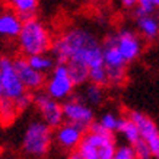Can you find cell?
Instances as JSON below:
<instances>
[{"label":"cell","mask_w":159,"mask_h":159,"mask_svg":"<svg viewBox=\"0 0 159 159\" xmlns=\"http://www.w3.org/2000/svg\"><path fill=\"white\" fill-rule=\"evenodd\" d=\"M137 7L146 15H152L156 9L152 0H137Z\"/></svg>","instance_id":"484cf974"},{"label":"cell","mask_w":159,"mask_h":159,"mask_svg":"<svg viewBox=\"0 0 159 159\" xmlns=\"http://www.w3.org/2000/svg\"><path fill=\"white\" fill-rule=\"evenodd\" d=\"M3 98V93H2V85H0V99Z\"/></svg>","instance_id":"f546056e"},{"label":"cell","mask_w":159,"mask_h":159,"mask_svg":"<svg viewBox=\"0 0 159 159\" xmlns=\"http://www.w3.org/2000/svg\"><path fill=\"white\" fill-rule=\"evenodd\" d=\"M22 19L13 10H3L0 12V38L15 39L22 28Z\"/></svg>","instance_id":"4fadbf2b"},{"label":"cell","mask_w":159,"mask_h":159,"mask_svg":"<svg viewBox=\"0 0 159 159\" xmlns=\"http://www.w3.org/2000/svg\"><path fill=\"white\" fill-rule=\"evenodd\" d=\"M112 159H137V158H136V155H134L133 146L129 145V143H123V145L116 148V152H114Z\"/></svg>","instance_id":"cb8c5ba5"},{"label":"cell","mask_w":159,"mask_h":159,"mask_svg":"<svg viewBox=\"0 0 159 159\" xmlns=\"http://www.w3.org/2000/svg\"><path fill=\"white\" fill-rule=\"evenodd\" d=\"M32 105L37 107L39 116H41V121H44L53 130L64 123L61 104L58 101H56V99H53L51 97H48L45 92L38 91L35 93Z\"/></svg>","instance_id":"ba28073f"},{"label":"cell","mask_w":159,"mask_h":159,"mask_svg":"<svg viewBox=\"0 0 159 159\" xmlns=\"http://www.w3.org/2000/svg\"><path fill=\"white\" fill-rule=\"evenodd\" d=\"M9 5L12 10L22 19V22H25L35 18L39 0H9Z\"/></svg>","instance_id":"5bb4252c"},{"label":"cell","mask_w":159,"mask_h":159,"mask_svg":"<svg viewBox=\"0 0 159 159\" xmlns=\"http://www.w3.org/2000/svg\"><path fill=\"white\" fill-rule=\"evenodd\" d=\"M53 58L57 64L67 61H79L89 69L104 66L102 63V45L97 37L83 28H72L66 31L51 44Z\"/></svg>","instance_id":"6da1fadb"},{"label":"cell","mask_w":159,"mask_h":159,"mask_svg":"<svg viewBox=\"0 0 159 159\" xmlns=\"http://www.w3.org/2000/svg\"><path fill=\"white\" fill-rule=\"evenodd\" d=\"M152 2H153L155 7H159V0H152Z\"/></svg>","instance_id":"f1b7e54d"},{"label":"cell","mask_w":159,"mask_h":159,"mask_svg":"<svg viewBox=\"0 0 159 159\" xmlns=\"http://www.w3.org/2000/svg\"><path fill=\"white\" fill-rule=\"evenodd\" d=\"M13 102H15V105H16V108H18V111L22 112V111L28 110L29 107L34 104V95H32L31 92L25 91L20 97H18L16 99H13Z\"/></svg>","instance_id":"d4e9b609"},{"label":"cell","mask_w":159,"mask_h":159,"mask_svg":"<svg viewBox=\"0 0 159 159\" xmlns=\"http://www.w3.org/2000/svg\"><path fill=\"white\" fill-rule=\"evenodd\" d=\"M18 44L22 54L31 57L37 54H47V51L51 48L53 38L45 25L34 18L22 24L20 32L18 35Z\"/></svg>","instance_id":"7a4b0ae2"},{"label":"cell","mask_w":159,"mask_h":159,"mask_svg":"<svg viewBox=\"0 0 159 159\" xmlns=\"http://www.w3.org/2000/svg\"><path fill=\"white\" fill-rule=\"evenodd\" d=\"M121 3H123V6H124V7L131 9V7L137 6V0H121Z\"/></svg>","instance_id":"4316f807"},{"label":"cell","mask_w":159,"mask_h":159,"mask_svg":"<svg viewBox=\"0 0 159 159\" xmlns=\"http://www.w3.org/2000/svg\"><path fill=\"white\" fill-rule=\"evenodd\" d=\"M18 114H19V111L12 99H7V98L0 99V123L2 124L7 125L10 123H13Z\"/></svg>","instance_id":"d6986e66"},{"label":"cell","mask_w":159,"mask_h":159,"mask_svg":"<svg viewBox=\"0 0 159 159\" xmlns=\"http://www.w3.org/2000/svg\"><path fill=\"white\" fill-rule=\"evenodd\" d=\"M127 117L136 124L140 137L149 146L152 156L155 159H159V129L155 124V121L140 111H130Z\"/></svg>","instance_id":"9c48e42d"},{"label":"cell","mask_w":159,"mask_h":159,"mask_svg":"<svg viewBox=\"0 0 159 159\" xmlns=\"http://www.w3.org/2000/svg\"><path fill=\"white\" fill-rule=\"evenodd\" d=\"M53 146V129L44 121L34 120L25 129L22 137V150L31 158H44Z\"/></svg>","instance_id":"3957f363"},{"label":"cell","mask_w":159,"mask_h":159,"mask_svg":"<svg viewBox=\"0 0 159 159\" xmlns=\"http://www.w3.org/2000/svg\"><path fill=\"white\" fill-rule=\"evenodd\" d=\"M116 47L120 51V54L123 56L127 64L131 61H134L136 58L140 56L143 44L139 39V37L129 29H124L116 35Z\"/></svg>","instance_id":"7c38bea8"},{"label":"cell","mask_w":159,"mask_h":159,"mask_svg":"<svg viewBox=\"0 0 159 159\" xmlns=\"http://www.w3.org/2000/svg\"><path fill=\"white\" fill-rule=\"evenodd\" d=\"M26 61L29 63V66L37 70V72L45 73L51 72L56 66V63H54V58L48 54H37V56H31V57H26Z\"/></svg>","instance_id":"ac0fdd59"},{"label":"cell","mask_w":159,"mask_h":159,"mask_svg":"<svg viewBox=\"0 0 159 159\" xmlns=\"http://www.w3.org/2000/svg\"><path fill=\"white\" fill-rule=\"evenodd\" d=\"M0 85L3 98L16 99L25 92V88L16 73L13 60L7 56H0Z\"/></svg>","instance_id":"52a82bcc"},{"label":"cell","mask_w":159,"mask_h":159,"mask_svg":"<svg viewBox=\"0 0 159 159\" xmlns=\"http://www.w3.org/2000/svg\"><path fill=\"white\" fill-rule=\"evenodd\" d=\"M117 148L114 133L97 134L91 131H85L80 143L77 146V152L85 159H112Z\"/></svg>","instance_id":"277c9868"},{"label":"cell","mask_w":159,"mask_h":159,"mask_svg":"<svg viewBox=\"0 0 159 159\" xmlns=\"http://www.w3.org/2000/svg\"><path fill=\"white\" fill-rule=\"evenodd\" d=\"M83 97H85V102L88 105H99L104 101V91L102 86H98L95 83H89L85 88L83 92Z\"/></svg>","instance_id":"ffe728a7"},{"label":"cell","mask_w":159,"mask_h":159,"mask_svg":"<svg viewBox=\"0 0 159 159\" xmlns=\"http://www.w3.org/2000/svg\"><path fill=\"white\" fill-rule=\"evenodd\" d=\"M117 131L124 137V140L129 143V145H133V143H136V142L140 139L137 127H136V124L129 118V117H120V118H118Z\"/></svg>","instance_id":"e0dca14e"},{"label":"cell","mask_w":159,"mask_h":159,"mask_svg":"<svg viewBox=\"0 0 159 159\" xmlns=\"http://www.w3.org/2000/svg\"><path fill=\"white\" fill-rule=\"evenodd\" d=\"M66 159H85V158H83V156L79 153L77 150H75V152H70V153H67Z\"/></svg>","instance_id":"83f0119b"},{"label":"cell","mask_w":159,"mask_h":159,"mask_svg":"<svg viewBox=\"0 0 159 159\" xmlns=\"http://www.w3.org/2000/svg\"><path fill=\"white\" fill-rule=\"evenodd\" d=\"M45 93L56 101H64L73 95L75 83L69 76L66 64H56L51 70V76L45 80Z\"/></svg>","instance_id":"8992f818"},{"label":"cell","mask_w":159,"mask_h":159,"mask_svg":"<svg viewBox=\"0 0 159 159\" xmlns=\"http://www.w3.org/2000/svg\"><path fill=\"white\" fill-rule=\"evenodd\" d=\"M118 118L120 117H117L112 112H105V114H102L99 123L107 131L114 133V131H117V127H118Z\"/></svg>","instance_id":"603a6c76"},{"label":"cell","mask_w":159,"mask_h":159,"mask_svg":"<svg viewBox=\"0 0 159 159\" xmlns=\"http://www.w3.org/2000/svg\"><path fill=\"white\" fill-rule=\"evenodd\" d=\"M61 107H63L64 123L76 125L83 131H88L89 125L95 121L93 110L80 98L77 97L67 98L66 102L61 104Z\"/></svg>","instance_id":"5b68a950"},{"label":"cell","mask_w":159,"mask_h":159,"mask_svg":"<svg viewBox=\"0 0 159 159\" xmlns=\"http://www.w3.org/2000/svg\"><path fill=\"white\" fill-rule=\"evenodd\" d=\"M137 28L146 39H155L159 35V19L153 15H143L137 18Z\"/></svg>","instance_id":"9a60e30c"},{"label":"cell","mask_w":159,"mask_h":159,"mask_svg":"<svg viewBox=\"0 0 159 159\" xmlns=\"http://www.w3.org/2000/svg\"><path fill=\"white\" fill-rule=\"evenodd\" d=\"M92 2H95V0H92Z\"/></svg>","instance_id":"4dcf8cb0"},{"label":"cell","mask_w":159,"mask_h":159,"mask_svg":"<svg viewBox=\"0 0 159 159\" xmlns=\"http://www.w3.org/2000/svg\"><path fill=\"white\" fill-rule=\"evenodd\" d=\"M69 76L75 83V86H80L88 82V76H89V67L83 63L79 61H67L66 63Z\"/></svg>","instance_id":"2e32d148"},{"label":"cell","mask_w":159,"mask_h":159,"mask_svg":"<svg viewBox=\"0 0 159 159\" xmlns=\"http://www.w3.org/2000/svg\"><path fill=\"white\" fill-rule=\"evenodd\" d=\"M83 134L85 131L80 130L79 127L69 123H63L56 129V131H53V143H56L58 149L63 150L64 153H70L77 150V146Z\"/></svg>","instance_id":"30bf717a"},{"label":"cell","mask_w":159,"mask_h":159,"mask_svg":"<svg viewBox=\"0 0 159 159\" xmlns=\"http://www.w3.org/2000/svg\"><path fill=\"white\" fill-rule=\"evenodd\" d=\"M158 37H159V35H158Z\"/></svg>","instance_id":"1f68e13d"},{"label":"cell","mask_w":159,"mask_h":159,"mask_svg":"<svg viewBox=\"0 0 159 159\" xmlns=\"http://www.w3.org/2000/svg\"><path fill=\"white\" fill-rule=\"evenodd\" d=\"M16 73L19 76L20 82L24 85L25 91L28 92H38L45 85V75L37 72L29 66L26 57H18L13 60Z\"/></svg>","instance_id":"8fae6325"},{"label":"cell","mask_w":159,"mask_h":159,"mask_svg":"<svg viewBox=\"0 0 159 159\" xmlns=\"http://www.w3.org/2000/svg\"><path fill=\"white\" fill-rule=\"evenodd\" d=\"M88 80H91V83H95L98 86H107L108 85V76H107L105 67L99 66V67H92L89 69V76Z\"/></svg>","instance_id":"44dd1931"},{"label":"cell","mask_w":159,"mask_h":159,"mask_svg":"<svg viewBox=\"0 0 159 159\" xmlns=\"http://www.w3.org/2000/svg\"><path fill=\"white\" fill-rule=\"evenodd\" d=\"M131 146H133V150H134V155L137 159H152L153 158L148 143H146L142 137H140L136 143H133Z\"/></svg>","instance_id":"7402d4cb"}]
</instances>
